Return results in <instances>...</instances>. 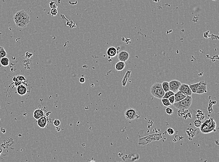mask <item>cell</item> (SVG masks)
<instances>
[{"mask_svg": "<svg viewBox=\"0 0 219 162\" xmlns=\"http://www.w3.org/2000/svg\"><path fill=\"white\" fill-rule=\"evenodd\" d=\"M79 82L81 83H84L85 82V79L84 77H81L79 79Z\"/></svg>", "mask_w": 219, "mask_h": 162, "instance_id": "obj_27", "label": "cell"}, {"mask_svg": "<svg viewBox=\"0 0 219 162\" xmlns=\"http://www.w3.org/2000/svg\"><path fill=\"white\" fill-rule=\"evenodd\" d=\"M174 96H175V102H176L185 98L187 96L185 95V94L182 93V92H181L180 91H178L176 93H174Z\"/></svg>", "mask_w": 219, "mask_h": 162, "instance_id": "obj_13", "label": "cell"}, {"mask_svg": "<svg viewBox=\"0 0 219 162\" xmlns=\"http://www.w3.org/2000/svg\"><path fill=\"white\" fill-rule=\"evenodd\" d=\"M14 21L16 26L24 28L30 22V16L24 10L17 12L14 15Z\"/></svg>", "mask_w": 219, "mask_h": 162, "instance_id": "obj_1", "label": "cell"}, {"mask_svg": "<svg viewBox=\"0 0 219 162\" xmlns=\"http://www.w3.org/2000/svg\"><path fill=\"white\" fill-rule=\"evenodd\" d=\"M7 56V53L6 52L5 49L3 47L1 46L0 49V59L3 57H5Z\"/></svg>", "mask_w": 219, "mask_h": 162, "instance_id": "obj_19", "label": "cell"}, {"mask_svg": "<svg viewBox=\"0 0 219 162\" xmlns=\"http://www.w3.org/2000/svg\"><path fill=\"white\" fill-rule=\"evenodd\" d=\"M167 132L169 135L172 136L175 133V131L172 128H169L167 129Z\"/></svg>", "mask_w": 219, "mask_h": 162, "instance_id": "obj_24", "label": "cell"}, {"mask_svg": "<svg viewBox=\"0 0 219 162\" xmlns=\"http://www.w3.org/2000/svg\"><path fill=\"white\" fill-rule=\"evenodd\" d=\"M0 63L3 67H7L9 64V60L7 57H5L1 59Z\"/></svg>", "mask_w": 219, "mask_h": 162, "instance_id": "obj_16", "label": "cell"}, {"mask_svg": "<svg viewBox=\"0 0 219 162\" xmlns=\"http://www.w3.org/2000/svg\"><path fill=\"white\" fill-rule=\"evenodd\" d=\"M17 92L20 95H24L27 93V89L24 85H21L17 88Z\"/></svg>", "mask_w": 219, "mask_h": 162, "instance_id": "obj_14", "label": "cell"}, {"mask_svg": "<svg viewBox=\"0 0 219 162\" xmlns=\"http://www.w3.org/2000/svg\"><path fill=\"white\" fill-rule=\"evenodd\" d=\"M216 124L213 118L210 117L208 119L206 120L205 122L201 124L200 130L201 133L208 134L213 131H216Z\"/></svg>", "mask_w": 219, "mask_h": 162, "instance_id": "obj_2", "label": "cell"}, {"mask_svg": "<svg viewBox=\"0 0 219 162\" xmlns=\"http://www.w3.org/2000/svg\"><path fill=\"white\" fill-rule=\"evenodd\" d=\"M169 83V90L172 91L174 93L179 91L180 86L181 85V82L178 80H172Z\"/></svg>", "mask_w": 219, "mask_h": 162, "instance_id": "obj_6", "label": "cell"}, {"mask_svg": "<svg viewBox=\"0 0 219 162\" xmlns=\"http://www.w3.org/2000/svg\"><path fill=\"white\" fill-rule=\"evenodd\" d=\"M168 99L169 100V101L171 103V104L173 105V104L174 103V102H175V96H174V95L171 96Z\"/></svg>", "mask_w": 219, "mask_h": 162, "instance_id": "obj_26", "label": "cell"}, {"mask_svg": "<svg viewBox=\"0 0 219 162\" xmlns=\"http://www.w3.org/2000/svg\"><path fill=\"white\" fill-rule=\"evenodd\" d=\"M45 112L43 109H37L35 110L33 113V117L37 120L40 118L45 116Z\"/></svg>", "mask_w": 219, "mask_h": 162, "instance_id": "obj_12", "label": "cell"}, {"mask_svg": "<svg viewBox=\"0 0 219 162\" xmlns=\"http://www.w3.org/2000/svg\"><path fill=\"white\" fill-rule=\"evenodd\" d=\"M48 121L47 117L44 116L37 120V123L40 128H44L47 125Z\"/></svg>", "mask_w": 219, "mask_h": 162, "instance_id": "obj_10", "label": "cell"}, {"mask_svg": "<svg viewBox=\"0 0 219 162\" xmlns=\"http://www.w3.org/2000/svg\"><path fill=\"white\" fill-rule=\"evenodd\" d=\"M0 121H1V118H0Z\"/></svg>", "mask_w": 219, "mask_h": 162, "instance_id": "obj_28", "label": "cell"}, {"mask_svg": "<svg viewBox=\"0 0 219 162\" xmlns=\"http://www.w3.org/2000/svg\"><path fill=\"white\" fill-rule=\"evenodd\" d=\"M201 81L199 82L196 83H194L192 84H190L189 86L190 87V89H191V90L192 91V93H196V92L197 91V89L198 88V86L200 84Z\"/></svg>", "mask_w": 219, "mask_h": 162, "instance_id": "obj_17", "label": "cell"}, {"mask_svg": "<svg viewBox=\"0 0 219 162\" xmlns=\"http://www.w3.org/2000/svg\"><path fill=\"white\" fill-rule=\"evenodd\" d=\"M107 53L108 57H114L118 53V51L116 48H115L113 46H111L108 49L107 51Z\"/></svg>", "mask_w": 219, "mask_h": 162, "instance_id": "obj_11", "label": "cell"}, {"mask_svg": "<svg viewBox=\"0 0 219 162\" xmlns=\"http://www.w3.org/2000/svg\"><path fill=\"white\" fill-rule=\"evenodd\" d=\"M124 116L126 119L129 121H132L137 118L138 117V112L134 108L129 107L125 110L124 112Z\"/></svg>", "mask_w": 219, "mask_h": 162, "instance_id": "obj_5", "label": "cell"}, {"mask_svg": "<svg viewBox=\"0 0 219 162\" xmlns=\"http://www.w3.org/2000/svg\"><path fill=\"white\" fill-rule=\"evenodd\" d=\"M193 99L191 96H187L182 100L173 104V106L178 109L187 110L190 107L192 103Z\"/></svg>", "mask_w": 219, "mask_h": 162, "instance_id": "obj_4", "label": "cell"}, {"mask_svg": "<svg viewBox=\"0 0 219 162\" xmlns=\"http://www.w3.org/2000/svg\"><path fill=\"white\" fill-rule=\"evenodd\" d=\"M165 112H166L167 114L171 115L173 113V110L172 108L169 107L168 106L165 109Z\"/></svg>", "mask_w": 219, "mask_h": 162, "instance_id": "obj_23", "label": "cell"}, {"mask_svg": "<svg viewBox=\"0 0 219 162\" xmlns=\"http://www.w3.org/2000/svg\"><path fill=\"white\" fill-rule=\"evenodd\" d=\"M179 91L186 96H191L193 93L189 86L186 84H181L179 88Z\"/></svg>", "mask_w": 219, "mask_h": 162, "instance_id": "obj_7", "label": "cell"}, {"mask_svg": "<svg viewBox=\"0 0 219 162\" xmlns=\"http://www.w3.org/2000/svg\"><path fill=\"white\" fill-rule=\"evenodd\" d=\"M174 93H174V92H173L172 91H167L166 92H165L164 94V96H163V98L168 99L171 96L174 95Z\"/></svg>", "mask_w": 219, "mask_h": 162, "instance_id": "obj_21", "label": "cell"}, {"mask_svg": "<svg viewBox=\"0 0 219 162\" xmlns=\"http://www.w3.org/2000/svg\"><path fill=\"white\" fill-rule=\"evenodd\" d=\"M60 121L59 120L55 119L53 121V124L56 127H58L59 126H60Z\"/></svg>", "mask_w": 219, "mask_h": 162, "instance_id": "obj_25", "label": "cell"}, {"mask_svg": "<svg viewBox=\"0 0 219 162\" xmlns=\"http://www.w3.org/2000/svg\"><path fill=\"white\" fill-rule=\"evenodd\" d=\"M161 99H162V104L164 105V106L168 107V106H170L172 105L171 103L170 102L169 100L168 99L163 98Z\"/></svg>", "mask_w": 219, "mask_h": 162, "instance_id": "obj_20", "label": "cell"}, {"mask_svg": "<svg viewBox=\"0 0 219 162\" xmlns=\"http://www.w3.org/2000/svg\"><path fill=\"white\" fill-rule=\"evenodd\" d=\"M125 63L124 62L120 61L118 62L115 66V68L117 71H121L123 70L125 67Z\"/></svg>", "mask_w": 219, "mask_h": 162, "instance_id": "obj_15", "label": "cell"}, {"mask_svg": "<svg viewBox=\"0 0 219 162\" xmlns=\"http://www.w3.org/2000/svg\"><path fill=\"white\" fill-rule=\"evenodd\" d=\"M150 93L154 97L161 99L163 97L165 92L163 89L161 83L157 82L151 87Z\"/></svg>", "mask_w": 219, "mask_h": 162, "instance_id": "obj_3", "label": "cell"}, {"mask_svg": "<svg viewBox=\"0 0 219 162\" xmlns=\"http://www.w3.org/2000/svg\"><path fill=\"white\" fill-rule=\"evenodd\" d=\"M0 49H1V46H0Z\"/></svg>", "mask_w": 219, "mask_h": 162, "instance_id": "obj_29", "label": "cell"}, {"mask_svg": "<svg viewBox=\"0 0 219 162\" xmlns=\"http://www.w3.org/2000/svg\"><path fill=\"white\" fill-rule=\"evenodd\" d=\"M201 124H202V122L199 120L196 119L194 121V125L197 128H200L201 127Z\"/></svg>", "mask_w": 219, "mask_h": 162, "instance_id": "obj_22", "label": "cell"}, {"mask_svg": "<svg viewBox=\"0 0 219 162\" xmlns=\"http://www.w3.org/2000/svg\"><path fill=\"white\" fill-rule=\"evenodd\" d=\"M161 84H162V86L163 89V90H164V91L165 92H166L170 90H169V82L165 81L163 82V83Z\"/></svg>", "mask_w": 219, "mask_h": 162, "instance_id": "obj_18", "label": "cell"}, {"mask_svg": "<svg viewBox=\"0 0 219 162\" xmlns=\"http://www.w3.org/2000/svg\"><path fill=\"white\" fill-rule=\"evenodd\" d=\"M207 83L205 81H201V83L198 86L196 93L198 94H202L207 92Z\"/></svg>", "mask_w": 219, "mask_h": 162, "instance_id": "obj_8", "label": "cell"}, {"mask_svg": "<svg viewBox=\"0 0 219 162\" xmlns=\"http://www.w3.org/2000/svg\"><path fill=\"white\" fill-rule=\"evenodd\" d=\"M129 58V54L128 51H121L118 53V59L120 61L125 62Z\"/></svg>", "mask_w": 219, "mask_h": 162, "instance_id": "obj_9", "label": "cell"}]
</instances>
